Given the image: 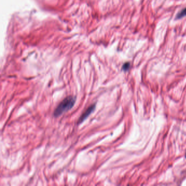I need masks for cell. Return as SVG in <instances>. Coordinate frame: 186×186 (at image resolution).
<instances>
[{
	"label": "cell",
	"instance_id": "1",
	"mask_svg": "<svg viewBox=\"0 0 186 186\" xmlns=\"http://www.w3.org/2000/svg\"><path fill=\"white\" fill-rule=\"evenodd\" d=\"M75 101L76 98L74 96L69 95L65 98L55 110L54 116L56 117H59L64 113L69 110L74 105Z\"/></svg>",
	"mask_w": 186,
	"mask_h": 186
},
{
	"label": "cell",
	"instance_id": "2",
	"mask_svg": "<svg viewBox=\"0 0 186 186\" xmlns=\"http://www.w3.org/2000/svg\"><path fill=\"white\" fill-rule=\"evenodd\" d=\"M95 104L91 105L90 107H88L87 109H86V110L82 113V115L80 117L78 121V124H80L83 122L89 117V115H90L91 113H93V111L95 110Z\"/></svg>",
	"mask_w": 186,
	"mask_h": 186
},
{
	"label": "cell",
	"instance_id": "3",
	"mask_svg": "<svg viewBox=\"0 0 186 186\" xmlns=\"http://www.w3.org/2000/svg\"><path fill=\"white\" fill-rule=\"evenodd\" d=\"M186 16V8L181 10V11L178 13L176 16V19H179L183 18L184 17Z\"/></svg>",
	"mask_w": 186,
	"mask_h": 186
},
{
	"label": "cell",
	"instance_id": "4",
	"mask_svg": "<svg viewBox=\"0 0 186 186\" xmlns=\"http://www.w3.org/2000/svg\"><path fill=\"white\" fill-rule=\"evenodd\" d=\"M130 66H131V64H130L129 62L125 63V64H123V66L122 67L123 70H124L125 72H126L127 70H129V69H130Z\"/></svg>",
	"mask_w": 186,
	"mask_h": 186
},
{
	"label": "cell",
	"instance_id": "5",
	"mask_svg": "<svg viewBox=\"0 0 186 186\" xmlns=\"http://www.w3.org/2000/svg\"><path fill=\"white\" fill-rule=\"evenodd\" d=\"M185 157H186V154H185Z\"/></svg>",
	"mask_w": 186,
	"mask_h": 186
}]
</instances>
